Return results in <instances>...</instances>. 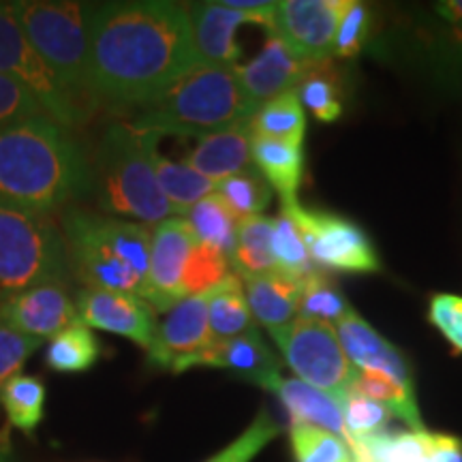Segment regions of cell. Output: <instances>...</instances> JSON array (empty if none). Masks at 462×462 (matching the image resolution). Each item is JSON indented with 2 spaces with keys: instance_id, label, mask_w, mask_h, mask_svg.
Returning <instances> with one entry per match:
<instances>
[{
  "instance_id": "obj_47",
  "label": "cell",
  "mask_w": 462,
  "mask_h": 462,
  "mask_svg": "<svg viewBox=\"0 0 462 462\" xmlns=\"http://www.w3.org/2000/svg\"><path fill=\"white\" fill-rule=\"evenodd\" d=\"M0 441H9V430L7 429L0 430Z\"/></svg>"
},
{
  "instance_id": "obj_31",
  "label": "cell",
  "mask_w": 462,
  "mask_h": 462,
  "mask_svg": "<svg viewBox=\"0 0 462 462\" xmlns=\"http://www.w3.org/2000/svg\"><path fill=\"white\" fill-rule=\"evenodd\" d=\"M101 357V340L82 321L56 334L45 349V364L54 373H88Z\"/></svg>"
},
{
  "instance_id": "obj_22",
  "label": "cell",
  "mask_w": 462,
  "mask_h": 462,
  "mask_svg": "<svg viewBox=\"0 0 462 462\" xmlns=\"http://www.w3.org/2000/svg\"><path fill=\"white\" fill-rule=\"evenodd\" d=\"M255 321L270 332L298 319V302L302 281L289 279L281 273L263 276H240Z\"/></svg>"
},
{
  "instance_id": "obj_2",
  "label": "cell",
  "mask_w": 462,
  "mask_h": 462,
  "mask_svg": "<svg viewBox=\"0 0 462 462\" xmlns=\"http://www.w3.org/2000/svg\"><path fill=\"white\" fill-rule=\"evenodd\" d=\"M92 193V163L67 126L37 114L0 131V204L48 215Z\"/></svg>"
},
{
  "instance_id": "obj_4",
  "label": "cell",
  "mask_w": 462,
  "mask_h": 462,
  "mask_svg": "<svg viewBox=\"0 0 462 462\" xmlns=\"http://www.w3.org/2000/svg\"><path fill=\"white\" fill-rule=\"evenodd\" d=\"M242 88L236 67L198 65L173 79L154 99L135 107L131 125L140 131L159 133L161 137L210 133L248 123L257 114Z\"/></svg>"
},
{
  "instance_id": "obj_45",
  "label": "cell",
  "mask_w": 462,
  "mask_h": 462,
  "mask_svg": "<svg viewBox=\"0 0 462 462\" xmlns=\"http://www.w3.org/2000/svg\"><path fill=\"white\" fill-rule=\"evenodd\" d=\"M439 14L448 17L454 24H462V0H449V3L439 5Z\"/></svg>"
},
{
  "instance_id": "obj_12",
  "label": "cell",
  "mask_w": 462,
  "mask_h": 462,
  "mask_svg": "<svg viewBox=\"0 0 462 462\" xmlns=\"http://www.w3.org/2000/svg\"><path fill=\"white\" fill-rule=\"evenodd\" d=\"M349 0H282L274 17V34L302 60L334 58L340 17Z\"/></svg>"
},
{
  "instance_id": "obj_9",
  "label": "cell",
  "mask_w": 462,
  "mask_h": 462,
  "mask_svg": "<svg viewBox=\"0 0 462 462\" xmlns=\"http://www.w3.org/2000/svg\"><path fill=\"white\" fill-rule=\"evenodd\" d=\"M270 334L279 345L287 366L296 373V379L326 392L337 402L349 394L356 377V366L349 362L338 343L337 328L296 319Z\"/></svg>"
},
{
  "instance_id": "obj_11",
  "label": "cell",
  "mask_w": 462,
  "mask_h": 462,
  "mask_svg": "<svg viewBox=\"0 0 462 462\" xmlns=\"http://www.w3.org/2000/svg\"><path fill=\"white\" fill-rule=\"evenodd\" d=\"M198 238L184 217H170L152 229L146 300L157 310H170L187 298V276Z\"/></svg>"
},
{
  "instance_id": "obj_16",
  "label": "cell",
  "mask_w": 462,
  "mask_h": 462,
  "mask_svg": "<svg viewBox=\"0 0 462 462\" xmlns=\"http://www.w3.org/2000/svg\"><path fill=\"white\" fill-rule=\"evenodd\" d=\"M190 368H223L265 390L273 388L274 381L282 377L279 360L257 330L229 340H212L204 351L182 364L180 373Z\"/></svg>"
},
{
  "instance_id": "obj_20",
  "label": "cell",
  "mask_w": 462,
  "mask_h": 462,
  "mask_svg": "<svg viewBox=\"0 0 462 462\" xmlns=\"http://www.w3.org/2000/svg\"><path fill=\"white\" fill-rule=\"evenodd\" d=\"M251 142L253 131L251 120H248V123L236 125L231 129L199 137L184 163L217 184L253 170Z\"/></svg>"
},
{
  "instance_id": "obj_43",
  "label": "cell",
  "mask_w": 462,
  "mask_h": 462,
  "mask_svg": "<svg viewBox=\"0 0 462 462\" xmlns=\"http://www.w3.org/2000/svg\"><path fill=\"white\" fill-rule=\"evenodd\" d=\"M430 323L462 354V298L439 293L430 300Z\"/></svg>"
},
{
  "instance_id": "obj_17",
  "label": "cell",
  "mask_w": 462,
  "mask_h": 462,
  "mask_svg": "<svg viewBox=\"0 0 462 462\" xmlns=\"http://www.w3.org/2000/svg\"><path fill=\"white\" fill-rule=\"evenodd\" d=\"M306 62L309 60H302L281 37L268 34L263 50L246 65L236 67V73L248 99L255 106H263L298 88Z\"/></svg>"
},
{
  "instance_id": "obj_23",
  "label": "cell",
  "mask_w": 462,
  "mask_h": 462,
  "mask_svg": "<svg viewBox=\"0 0 462 462\" xmlns=\"http://www.w3.org/2000/svg\"><path fill=\"white\" fill-rule=\"evenodd\" d=\"M253 167L268 180L281 198V204L298 201V189L304 176V150L289 142L253 135Z\"/></svg>"
},
{
  "instance_id": "obj_44",
  "label": "cell",
  "mask_w": 462,
  "mask_h": 462,
  "mask_svg": "<svg viewBox=\"0 0 462 462\" xmlns=\"http://www.w3.org/2000/svg\"><path fill=\"white\" fill-rule=\"evenodd\" d=\"M432 462H462V439L443 432H430Z\"/></svg>"
},
{
  "instance_id": "obj_21",
  "label": "cell",
  "mask_w": 462,
  "mask_h": 462,
  "mask_svg": "<svg viewBox=\"0 0 462 462\" xmlns=\"http://www.w3.org/2000/svg\"><path fill=\"white\" fill-rule=\"evenodd\" d=\"M270 392H274L291 415L293 424H306L323 429L338 439H343L346 446H354V437L346 430L343 411H340L338 402L330 394L313 388V385L304 383L300 379H276Z\"/></svg>"
},
{
  "instance_id": "obj_10",
  "label": "cell",
  "mask_w": 462,
  "mask_h": 462,
  "mask_svg": "<svg viewBox=\"0 0 462 462\" xmlns=\"http://www.w3.org/2000/svg\"><path fill=\"white\" fill-rule=\"evenodd\" d=\"M282 210L293 218L317 268L338 273H379L381 262L371 238L349 218L332 212L310 210L300 201L282 204Z\"/></svg>"
},
{
  "instance_id": "obj_24",
  "label": "cell",
  "mask_w": 462,
  "mask_h": 462,
  "mask_svg": "<svg viewBox=\"0 0 462 462\" xmlns=\"http://www.w3.org/2000/svg\"><path fill=\"white\" fill-rule=\"evenodd\" d=\"M206 296L212 340H229L257 330L240 274L231 273L217 287L208 289Z\"/></svg>"
},
{
  "instance_id": "obj_33",
  "label": "cell",
  "mask_w": 462,
  "mask_h": 462,
  "mask_svg": "<svg viewBox=\"0 0 462 462\" xmlns=\"http://www.w3.org/2000/svg\"><path fill=\"white\" fill-rule=\"evenodd\" d=\"M351 390L383 404L392 415H396L404 424L411 426V430H426L424 424H421L418 401H415V390L404 388L390 374L379 371H357L356 368Z\"/></svg>"
},
{
  "instance_id": "obj_1",
  "label": "cell",
  "mask_w": 462,
  "mask_h": 462,
  "mask_svg": "<svg viewBox=\"0 0 462 462\" xmlns=\"http://www.w3.org/2000/svg\"><path fill=\"white\" fill-rule=\"evenodd\" d=\"M198 65L190 15L182 5L125 0L92 7V106L135 109Z\"/></svg>"
},
{
  "instance_id": "obj_28",
  "label": "cell",
  "mask_w": 462,
  "mask_h": 462,
  "mask_svg": "<svg viewBox=\"0 0 462 462\" xmlns=\"http://www.w3.org/2000/svg\"><path fill=\"white\" fill-rule=\"evenodd\" d=\"M152 165L157 171L161 190H163L176 215H187L190 208L217 190V184L195 171L193 167L163 157L159 152V146L152 150Z\"/></svg>"
},
{
  "instance_id": "obj_29",
  "label": "cell",
  "mask_w": 462,
  "mask_h": 462,
  "mask_svg": "<svg viewBox=\"0 0 462 462\" xmlns=\"http://www.w3.org/2000/svg\"><path fill=\"white\" fill-rule=\"evenodd\" d=\"M48 388L34 374H17L0 392V407L5 409L9 426L26 437H34L45 418Z\"/></svg>"
},
{
  "instance_id": "obj_46",
  "label": "cell",
  "mask_w": 462,
  "mask_h": 462,
  "mask_svg": "<svg viewBox=\"0 0 462 462\" xmlns=\"http://www.w3.org/2000/svg\"><path fill=\"white\" fill-rule=\"evenodd\" d=\"M0 462H15L11 441H0Z\"/></svg>"
},
{
  "instance_id": "obj_5",
  "label": "cell",
  "mask_w": 462,
  "mask_h": 462,
  "mask_svg": "<svg viewBox=\"0 0 462 462\" xmlns=\"http://www.w3.org/2000/svg\"><path fill=\"white\" fill-rule=\"evenodd\" d=\"M159 142V133L140 131L123 120L107 126L95 161H90L95 198L103 215L143 225L176 215L161 190L152 165V150Z\"/></svg>"
},
{
  "instance_id": "obj_36",
  "label": "cell",
  "mask_w": 462,
  "mask_h": 462,
  "mask_svg": "<svg viewBox=\"0 0 462 462\" xmlns=\"http://www.w3.org/2000/svg\"><path fill=\"white\" fill-rule=\"evenodd\" d=\"M273 251L276 259V273L289 276V279L304 281L310 273H315V265L310 262L309 251L293 218L281 208V215L274 218Z\"/></svg>"
},
{
  "instance_id": "obj_6",
  "label": "cell",
  "mask_w": 462,
  "mask_h": 462,
  "mask_svg": "<svg viewBox=\"0 0 462 462\" xmlns=\"http://www.w3.org/2000/svg\"><path fill=\"white\" fill-rule=\"evenodd\" d=\"M95 5L79 0H17L9 9L22 31L78 101L88 97L90 22ZM92 103V101H90Z\"/></svg>"
},
{
  "instance_id": "obj_37",
  "label": "cell",
  "mask_w": 462,
  "mask_h": 462,
  "mask_svg": "<svg viewBox=\"0 0 462 462\" xmlns=\"http://www.w3.org/2000/svg\"><path fill=\"white\" fill-rule=\"evenodd\" d=\"M291 452L296 462H354L343 439L317 426H291Z\"/></svg>"
},
{
  "instance_id": "obj_30",
  "label": "cell",
  "mask_w": 462,
  "mask_h": 462,
  "mask_svg": "<svg viewBox=\"0 0 462 462\" xmlns=\"http://www.w3.org/2000/svg\"><path fill=\"white\" fill-rule=\"evenodd\" d=\"M274 218L255 217L240 223L231 265L240 276H263L276 273L273 251Z\"/></svg>"
},
{
  "instance_id": "obj_35",
  "label": "cell",
  "mask_w": 462,
  "mask_h": 462,
  "mask_svg": "<svg viewBox=\"0 0 462 462\" xmlns=\"http://www.w3.org/2000/svg\"><path fill=\"white\" fill-rule=\"evenodd\" d=\"M215 193L231 208V212L240 223L246 218L263 217L270 201H273V187L255 167L238 173V176H231L227 180L217 182Z\"/></svg>"
},
{
  "instance_id": "obj_14",
  "label": "cell",
  "mask_w": 462,
  "mask_h": 462,
  "mask_svg": "<svg viewBox=\"0 0 462 462\" xmlns=\"http://www.w3.org/2000/svg\"><path fill=\"white\" fill-rule=\"evenodd\" d=\"M0 323L45 340L79 323L78 306L62 282H43L0 298Z\"/></svg>"
},
{
  "instance_id": "obj_15",
  "label": "cell",
  "mask_w": 462,
  "mask_h": 462,
  "mask_svg": "<svg viewBox=\"0 0 462 462\" xmlns=\"http://www.w3.org/2000/svg\"><path fill=\"white\" fill-rule=\"evenodd\" d=\"M212 343L210 321H208V296L184 298L167 310L159 323L154 345L146 351L148 364L161 371L180 373L182 364L204 351Z\"/></svg>"
},
{
  "instance_id": "obj_26",
  "label": "cell",
  "mask_w": 462,
  "mask_h": 462,
  "mask_svg": "<svg viewBox=\"0 0 462 462\" xmlns=\"http://www.w3.org/2000/svg\"><path fill=\"white\" fill-rule=\"evenodd\" d=\"M184 218L193 227V234L199 245L215 248V251L227 257L229 262L234 259L240 221L217 193L208 195L206 199L195 204Z\"/></svg>"
},
{
  "instance_id": "obj_38",
  "label": "cell",
  "mask_w": 462,
  "mask_h": 462,
  "mask_svg": "<svg viewBox=\"0 0 462 462\" xmlns=\"http://www.w3.org/2000/svg\"><path fill=\"white\" fill-rule=\"evenodd\" d=\"M279 424L263 409L240 437H236L229 446H225L221 452L210 456L204 462H253L263 452L268 443H273L279 437Z\"/></svg>"
},
{
  "instance_id": "obj_42",
  "label": "cell",
  "mask_w": 462,
  "mask_h": 462,
  "mask_svg": "<svg viewBox=\"0 0 462 462\" xmlns=\"http://www.w3.org/2000/svg\"><path fill=\"white\" fill-rule=\"evenodd\" d=\"M37 114L45 112L31 92L7 75H0V131Z\"/></svg>"
},
{
  "instance_id": "obj_27",
  "label": "cell",
  "mask_w": 462,
  "mask_h": 462,
  "mask_svg": "<svg viewBox=\"0 0 462 462\" xmlns=\"http://www.w3.org/2000/svg\"><path fill=\"white\" fill-rule=\"evenodd\" d=\"M354 462H432L430 432H379L351 446Z\"/></svg>"
},
{
  "instance_id": "obj_32",
  "label": "cell",
  "mask_w": 462,
  "mask_h": 462,
  "mask_svg": "<svg viewBox=\"0 0 462 462\" xmlns=\"http://www.w3.org/2000/svg\"><path fill=\"white\" fill-rule=\"evenodd\" d=\"M251 131L257 137L302 146L306 135V116L298 90H289L285 95L259 106L257 114L251 120Z\"/></svg>"
},
{
  "instance_id": "obj_7",
  "label": "cell",
  "mask_w": 462,
  "mask_h": 462,
  "mask_svg": "<svg viewBox=\"0 0 462 462\" xmlns=\"http://www.w3.org/2000/svg\"><path fill=\"white\" fill-rule=\"evenodd\" d=\"M65 236L48 215L0 204V298L69 276Z\"/></svg>"
},
{
  "instance_id": "obj_25",
  "label": "cell",
  "mask_w": 462,
  "mask_h": 462,
  "mask_svg": "<svg viewBox=\"0 0 462 462\" xmlns=\"http://www.w3.org/2000/svg\"><path fill=\"white\" fill-rule=\"evenodd\" d=\"M296 90L302 107L319 123H334L343 116V75L332 58L306 62Z\"/></svg>"
},
{
  "instance_id": "obj_41",
  "label": "cell",
  "mask_w": 462,
  "mask_h": 462,
  "mask_svg": "<svg viewBox=\"0 0 462 462\" xmlns=\"http://www.w3.org/2000/svg\"><path fill=\"white\" fill-rule=\"evenodd\" d=\"M368 31H371V11L366 5L349 0L343 17H340L337 42H334V56L354 58L360 54L366 45Z\"/></svg>"
},
{
  "instance_id": "obj_8",
  "label": "cell",
  "mask_w": 462,
  "mask_h": 462,
  "mask_svg": "<svg viewBox=\"0 0 462 462\" xmlns=\"http://www.w3.org/2000/svg\"><path fill=\"white\" fill-rule=\"evenodd\" d=\"M0 75L24 86L43 112L69 131L88 120L90 109L58 82L54 71L45 65L17 24L9 3H0Z\"/></svg>"
},
{
  "instance_id": "obj_3",
  "label": "cell",
  "mask_w": 462,
  "mask_h": 462,
  "mask_svg": "<svg viewBox=\"0 0 462 462\" xmlns=\"http://www.w3.org/2000/svg\"><path fill=\"white\" fill-rule=\"evenodd\" d=\"M69 268L86 289H106L146 300L152 229L143 223L67 208L60 215Z\"/></svg>"
},
{
  "instance_id": "obj_39",
  "label": "cell",
  "mask_w": 462,
  "mask_h": 462,
  "mask_svg": "<svg viewBox=\"0 0 462 462\" xmlns=\"http://www.w3.org/2000/svg\"><path fill=\"white\" fill-rule=\"evenodd\" d=\"M338 407L343 411L345 426L351 432V437H354V441L385 432V426H388L392 418V413L383 404L357 394L354 390H349V394L338 402Z\"/></svg>"
},
{
  "instance_id": "obj_13",
  "label": "cell",
  "mask_w": 462,
  "mask_h": 462,
  "mask_svg": "<svg viewBox=\"0 0 462 462\" xmlns=\"http://www.w3.org/2000/svg\"><path fill=\"white\" fill-rule=\"evenodd\" d=\"M78 315L90 330H101L129 338L150 351L159 332L157 309L140 296L106 289H84L78 296Z\"/></svg>"
},
{
  "instance_id": "obj_40",
  "label": "cell",
  "mask_w": 462,
  "mask_h": 462,
  "mask_svg": "<svg viewBox=\"0 0 462 462\" xmlns=\"http://www.w3.org/2000/svg\"><path fill=\"white\" fill-rule=\"evenodd\" d=\"M43 340L26 337L14 328L0 323V392L11 379L22 374L28 357L42 346Z\"/></svg>"
},
{
  "instance_id": "obj_18",
  "label": "cell",
  "mask_w": 462,
  "mask_h": 462,
  "mask_svg": "<svg viewBox=\"0 0 462 462\" xmlns=\"http://www.w3.org/2000/svg\"><path fill=\"white\" fill-rule=\"evenodd\" d=\"M193 43L201 65L238 67L242 51L236 43V31L242 24H259L263 22L245 11L229 9L225 3H199L189 9Z\"/></svg>"
},
{
  "instance_id": "obj_34",
  "label": "cell",
  "mask_w": 462,
  "mask_h": 462,
  "mask_svg": "<svg viewBox=\"0 0 462 462\" xmlns=\"http://www.w3.org/2000/svg\"><path fill=\"white\" fill-rule=\"evenodd\" d=\"M356 310L346 302V298L338 291V287L326 274L315 270L302 281L298 302V319L326 323L337 328L340 321L354 315Z\"/></svg>"
},
{
  "instance_id": "obj_19",
  "label": "cell",
  "mask_w": 462,
  "mask_h": 462,
  "mask_svg": "<svg viewBox=\"0 0 462 462\" xmlns=\"http://www.w3.org/2000/svg\"><path fill=\"white\" fill-rule=\"evenodd\" d=\"M338 343L345 356L354 364L357 371H379L390 374L404 388H413L411 368L401 351L390 340H385L371 323H366L360 315L354 313L337 326Z\"/></svg>"
}]
</instances>
